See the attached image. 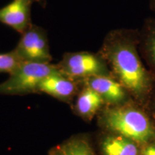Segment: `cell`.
Segmentation results:
<instances>
[{"label":"cell","instance_id":"1","mask_svg":"<svg viewBox=\"0 0 155 155\" xmlns=\"http://www.w3.org/2000/svg\"><path fill=\"white\" fill-rule=\"evenodd\" d=\"M139 43V29H114L106 34L98 53L131 99L146 106L153 98L155 81L143 63Z\"/></svg>","mask_w":155,"mask_h":155},{"label":"cell","instance_id":"11","mask_svg":"<svg viewBox=\"0 0 155 155\" xmlns=\"http://www.w3.org/2000/svg\"><path fill=\"white\" fill-rule=\"evenodd\" d=\"M106 105L105 101L98 93L88 86H83L76 96L74 110L83 120L91 121Z\"/></svg>","mask_w":155,"mask_h":155},{"label":"cell","instance_id":"9","mask_svg":"<svg viewBox=\"0 0 155 155\" xmlns=\"http://www.w3.org/2000/svg\"><path fill=\"white\" fill-rule=\"evenodd\" d=\"M139 31V53L155 81V17H147Z\"/></svg>","mask_w":155,"mask_h":155},{"label":"cell","instance_id":"3","mask_svg":"<svg viewBox=\"0 0 155 155\" xmlns=\"http://www.w3.org/2000/svg\"><path fill=\"white\" fill-rule=\"evenodd\" d=\"M58 72L57 64L23 62L9 74L7 80L0 83V95L21 96L38 93L41 81L48 75Z\"/></svg>","mask_w":155,"mask_h":155},{"label":"cell","instance_id":"8","mask_svg":"<svg viewBox=\"0 0 155 155\" xmlns=\"http://www.w3.org/2000/svg\"><path fill=\"white\" fill-rule=\"evenodd\" d=\"M34 0H13L0 9V22L22 35L32 24L31 7Z\"/></svg>","mask_w":155,"mask_h":155},{"label":"cell","instance_id":"13","mask_svg":"<svg viewBox=\"0 0 155 155\" xmlns=\"http://www.w3.org/2000/svg\"><path fill=\"white\" fill-rule=\"evenodd\" d=\"M23 61L17 55L15 50L7 53L0 54V73L10 74L15 71Z\"/></svg>","mask_w":155,"mask_h":155},{"label":"cell","instance_id":"4","mask_svg":"<svg viewBox=\"0 0 155 155\" xmlns=\"http://www.w3.org/2000/svg\"><path fill=\"white\" fill-rule=\"evenodd\" d=\"M57 66L61 74L76 81L96 75H111L107 63L98 52L65 53Z\"/></svg>","mask_w":155,"mask_h":155},{"label":"cell","instance_id":"2","mask_svg":"<svg viewBox=\"0 0 155 155\" xmlns=\"http://www.w3.org/2000/svg\"><path fill=\"white\" fill-rule=\"evenodd\" d=\"M143 107L132 99L105 105L98 114V124L104 132L121 135L140 145L155 143V123Z\"/></svg>","mask_w":155,"mask_h":155},{"label":"cell","instance_id":"14","mask_svg":"<svg viewBox=\"0 0 155 155\" xmlns=\"http://www.w3.org/2000/svg\"><path fill=\"white\" fill-rule=\"evenodd\" d=\"M139 155H155V143L141 145Z\"/></svg>","mask_w":155,"mask_h":155},{"label":"cell","instance_id":"16","mask_svg":"<svg viewBox=\"0 0 155 155\" xmlns=\"http://www.w3.org/2000/svg\"><path fill=\"white\" fill-rule=\"evenodd\" d=\"M149 7H150L151 11L155 13V0H150Z\"/></svg>","mask_w":155,"mask_h":155},{"label":"cell","instance_id":"10","mask_svg":"<svg viewBox=\"0 0 155 155\" xmlns=\"http://www.w3.org/2000/svg\"><path fill=\"white\" fill-rule=\"evenodd\" d=\"M102 155H139L141 145L131 139L116 134L105 132L101 137Z\"/></svg>","mask_w":155,"mask_h":155},{"label":"cell","instance_id":"5","mask_svg":"<svg viewBox=\"0 0 155 155\" xmlns=\"http://www.w3.org/2000/svg\"><path fill=\"white\" fill-rule=\"evenodd\" d=\"M14 50L24 62L48 63L53 59L46 30L34 24L21 35Z\"/></svg>","mask_w":155,"mask_h":155},{"label":"cell","instance_id":"6","mask_svg":"<svg viewBox=\"0 0 155 155\" xmlns=\"http://www.w3.org/2000/svg\"><path fill=\"white\" fill-rule=\"evenodd\" d=\"M79 82L98 93L106 105H120L131 99L127 90L112 75H96Z\"/></svg>","mask_w":155,"mask_h":155},{"label":"cell","instance_id":"12","mask_svg":"<svg viewBox=\"0 0 155 155\" xmlns=\"http://www.w3.org/2000/svg\"><path fill=\"white\" fill-rule=\"evenodd\" d=\"M48 155H96L90 139L84 134H78L53 147Z\"/></svg>","mask_w":155,"mask_h":155},{"label":"cell","instance_id":"15","mask_svg":"<svg viewBox=\"0 0 155 155\" xmlns=\"http://www.w3.org/2000/svg\"><path fill=\"white\" fill-rule=\"evenodd\" d=\"M150 104H151V105H152V118L153 121H154L155 123V98H152V99L151 100V101L150 102Z\"/></svg>","mask_w":155,"mask_h":155},{"label":"cell","instance_id":"7","mask_svg":"<svg viewBox=\"0 0 155 155\" xmlns=\"http://www.w3.org/2000/svg\"><path fill=\"white\" fill-rule=\"evenodd\" d=\"M82 85L79 81L69 78L61 73L48 75L38 86V93H43L61 101L71 104L78 94Z\"/></svg>","mask_w":155,"mask_h":155}]
</instances>
